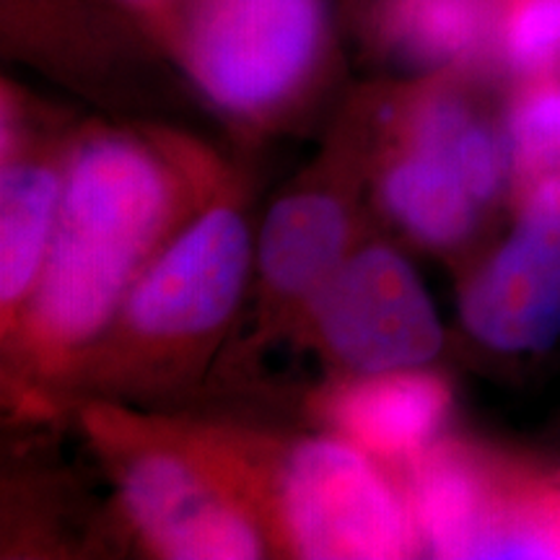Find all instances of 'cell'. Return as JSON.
Segmentation results:
<instances>
[{"mask_svg":"<svg viewBox=\"0 0 560 560\" xmlns=\"http://www.w3.org/2000/svg\"><path fill=\"white\" fill-rule=\"evenodd\" d=\"M187 208L185 172L156 140L91 128L70 143L50 252L11 340L32 371L55 380L89 361Z\"/></svg>","mask_w":560,"mask_h":560,"instance_id":"cell-1","label":"cell"},{"mask_svg":"<svg viewBox=\"0 0 560 560\" xmlns=\"http://www.w3.org/2000/svg\"><path fill=\"white\" fill-rule=\"evenodd\" d=\"M86 429L115 472L120 503L149 550L174 560H249L265 529L234 433L91 410Z\"/></svg>","mask_w":560,"mask_h":560,"instance_id":"cell-2","label":"cell"},{"mask_svg":"<svg viewBox=\"0 0 560 560\" xmlns=\"http://www.w3.org/2000/svg\"><path fill=\"white\" fill-rule=\"evenodd\" d=\"M249 482L265 535L296 558H410L420 535L405 490L342 436L301 439L280 452L249 444Z\"/></svg>","mask_w":560,"mask_h":560,"instance_id":"cell-3","label":"cell"},{"mask_svg":"<svg viewBox=\"0 0 560 560\" xmlns=\"http://www.w3.org/2000/svg\"><path fill=\"white\" fill-rule=\"evenodd\" d=\"M164 47L221 115L272 122L325 79L330 0H182Z\"/></svg>","mask_w":560,"mask_h":560,"instance_id":"cell-4","label":"cell"},{"mask_svg":"<svg viewBox=\"0 0 560 560\" xmlns=\"http://www.w3.org/2000/svg\"><path fill=\"white\" fill-rule=\"evenodd\" d=\"M249 265L244 215L219 198L202 202L136 280L102 340L115 338L151 359L210 340L234 317Z\"/></svg>","mask_w":560,"mask_h":560,"instance_id":"cell-5","label":"cell"},{"mask_svg":"<svg viewBox=\"0 0 560 560\" xmlns=\"http://www.w3.org/2000/svg\"><path fill=\"white\" fill-rule=\"evenodd\" d=\"M511 226L459 289V327L501 359L540 355L560 340V177L511 206Z\"/></svg>","mask_w":560,"mask_h":560,"instance_id":"cell-6","label":"cell"},{"mask_svg":"<svg viewBox=\"0 0 560 560\" xmlns=\"http://www.w3.org/2000/svg\"><path fill=\"white\" fill-rule=\"evenodd\" d=\"M304 317L319 348L355 374L420 369L444 348V327L423 280L384 244L350 252Z\"/></svg>","mask_w":560,"mask_h":560,"instance_id":"cell-7","label":"cell"},{"mask_svg":"<svg viewBox=\"0 0 560 560\" xmlns=\"http://www.w3.org/2000/svg\"><path fill=\"white\" fill-rule=\"evenodd\" d=\"M472 520L462 558H560V459L465 439Z\"/></svg>","mask_w":560,"mask_h":560,"instance_id":"cell-8","label":"cell"},{"mask_svg":"<svg viewBox=\"0 0 560 560\" xmlns=\"http://www.w3.org/2000/svg\"><path fill=\"white\" fill-rule=\"evenodd\" d=\"M13 86H3V177H0V317L3 340L16 335L58 223L66 159L32 153Z\"/></svg>","mask_w":560,"mask_h":560,"instance_id":"cell-9","label":"cell"},{"mask_svg":"<svg viewBox=\"0 0 560 560\" xmlns=\"http://www.w3.org/2000/svg\"><path fill=\"white\" fill-rule=\"evenodd\" d=\"M327 423L376 459L408 462L436 444L452 412V387L423 369L361 374L319 402Z\"/></svg>","mask_w":560,"mask_h":560,"instance_id":"cell-10","label":"cell"},{"mask_svg":"<svg viewBox=\"0 0 560 560\" xmlns=\"http://www.w3.org/2000/svg\"><path fill=\"white\" fill-rule=\"evenodd\" d=\"M501 0H371L369 32L384 58L418 75L495 73Z\"/></svg>","mask_w":560,"mask_h":560,"instance_id":"cell-11","label":"cell"},{"mask_svg":"<svg viewBox=\"0 0 560 560\" xmlns=\"http://www.w3.org/2000/svg\"><path fill=\"white\" fill-rule=\"evenodd\" d=\"M353 240L348 202L330 190L310 187L280 198L265 215L257 265L265 291L285 306H301L346 262Z\"/></svg>","mask_w":560,"mask_h":560,"instance_id":"cell-12","label":"cell"},{"mask_svg":"<svg viewBox=\"0 0 560 560\" xmlns=\"http://www.w3.org/2000/svg\"><path fill=\"white\" fill-rule=\"evenodd\" d=\"M376 198L410 240L444 255L478 244L493 219L450 159L400 143H387Z\"/></svg>","mask_w":560,"mask_h":560,"instance_id":"cell-13","label":"cell"},{"mask_svg":"<svg viewBox=\"0 0 560 560\" xmlns=\"http://www.w3.org/2000/svg\"><path fill=\"white\" fill-rule=\"evenodd\" d=\"M503 130L514 177V200L537 182L560 177V75L506 83Z\"/></svg>","mask_w":560,"mask_h":560,"instance_id":"cell-14","label":"cell"},{"mask_svg":"<svg viewBox=\"0 0 560 560\" xmlns=\"http://www.w3.org/2000/svg\"><path fill=\"white\" fill-rule=\"evenodd\" d=\"M495 73L503 86L560 75V0H501Z\"/></svg>","mask_w":560,"mask_h":560,"instance_id":"cell-15","label":"cell"},{"mask_svg":"<svg viewBox=\"0 0 560 560\" xmlns=\"http://www.w3.org/2000/svg\"><path fill=\"white\" fill-rule=\"evenodd\" d=\"M112 3L128 13L140 30L149 32L161 45H166L182 0H112Z\"/></svg>","mask_w":560,"mask_h":560,"instance_id":"cell-16","label":"cell"}]
</instances>
